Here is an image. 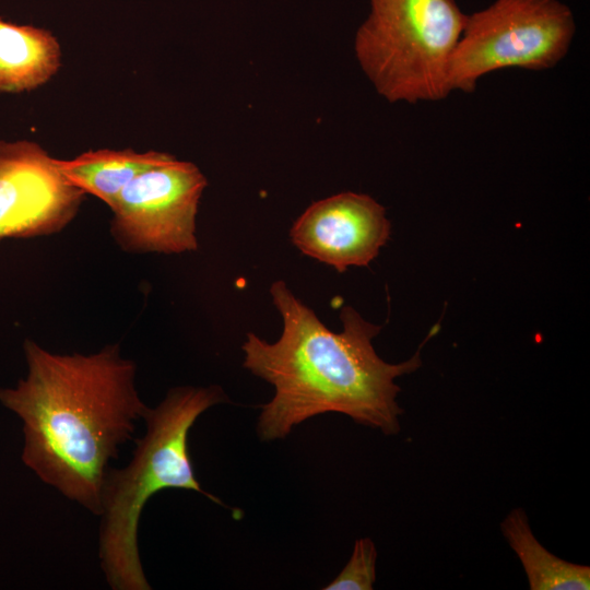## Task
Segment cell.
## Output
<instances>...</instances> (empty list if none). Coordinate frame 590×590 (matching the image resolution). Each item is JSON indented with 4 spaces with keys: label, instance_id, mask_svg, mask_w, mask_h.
<instances>
[{
    "label": "cell",
    "instance_id": "1",
    "mask_svg": "<svg viewBox=\"0 0 590 590\" xmlns=\"http://www.w3.org/2000/svg\"><path fill=\"white\" fill-rule=\"evenodd\" d=\"M23 347L26 377L0 388V403L23 424L22 461L99 516L108 463L148 410L135 389V364L118 344L88 355L54 354L30 339Z\"/></svg>",
    "mask_w": 590,
    "mask_h": 590
},
{
    "label": "cell",
    "instance_id": "2",
    "mask_svg": "<svg viewBox=\"0 0 590 590\" xmlns=\"http://www.w3.org/2000/svg\"><path fill=\"white\" fill-rule=\"evenodd\" d=\"M270 294L283 320L280 339L268 343L248 332L241 346L243 366L274 387L273 398L261 405L259 438H285L296 425L331 412L396 435L403 411L394 379L421 366V349L403 363H386L371 344L381 327L351 306L341 310L343 330L337 333L285 282L275 281Z\"/></svg>",
    "mask_w": 590,
    "mask_h": 590
},
{
    "label": "cell",
    "instance_id": "3",
    "mask_svg": "<svg viewBox=\"0 0 590 590\" xmlns=\"http://www.w3.org/2000/svg\"><path fill=\"white\" fill-rule=\"evenodd\" d=\"M226 400L219 386L176 387L143 418L145 435L137 439L130 463L108 469L101 497L99 558L114 590H150L138 548V524L146 502L166 488L198 492L224 506L199 484L188 449L197 418Z\"/></svg>",
    "mask_w": 590,
    "mask_h": 590
},
{
    "label": "cell",
    "instance_id": "4",
    "mask_svg": "<svg viewBox=\"0 0 590 590\" xmlns=\"http://www.w3.org/2000/svg\"><path fill=\"white\" fill-rule=\"evenodd\" d=\"M354 38L356 60L389 103L436 102L450 93L449 64L467 14L456 0H369Z\"/></svg>",
    "mask_w": 590,
    "mask_h": 590
},
{
    "label": "cell",
    "instance_id": "5",
    "mask_svg": "<svg viewBox=\"0 0 590 590\" xmlns=\"http://www.w3.org/2000/svg\"><path fill=\"white\" fill-rule=\"evenodd\" d=\"M575 33L573 11L558 0H495L467 14L449 64V91L474 92L496 70L551 69L566 57Z\"/></svg>",
    "mask_w": 590,
    "mask_h": 590
},
{
    "label": "cell",
    "instance_id": "6",
    "mask_svg": "<svg viewBox=\"0 0 590 590\" xmlns=\"http://www.w3.org/2000/svg\"><path fill=\"white\" fill-rule=\"evenodd\" d=\"M206 185L197 165L175 157L141 173L110 208L116 244L132 253L196 251V219Z\"/></svg>",
    "mask_w": 590,
    "mask_h": 590
},
{
    "label": "cell",
    "instance_id": "7",
    "mask_svg": "<svg viewBox=\"0 0 590 590\" xmlns=\"http://www.w3.org/2000/svg\"><path fill=\"white\" fill-rule=\"evenodd\" d=\"M84 197L40 144L0 141V240L61 232Z\"/></svg>",
    "mask_w": 590,
    "mask_h": 590
},
{
    "label": "cell",
    "instance_id": "8",
    "mask_svg": "<svg viewBox=\"0 0 590 590\" xmlns=\"http://www.w3.org/2000/svg\"><path fill=\"white\" fill-rule=\"evenodd\" d=\"M386 209L367 194L341 192L314 202L290 236L304 255L344 272L368 266L390 235Z\"/></svg>",
    "mask_w": 590,
    "mask_h": 590
},
{
    "label": "cell",
    "instance_id": "9",
    "mask_svg": "<svg viewBox=\"0 0 590 590\" xmlns=\"http://www.w3.org/2000/svg\"><path fill=\"white\" fill-rule=\"evenodd\" d=\"M61 46L48 30L0 17V93H22L49 82L61 67Z\"/></svg>",
    "mask_w": 590,
    "mask_h": 590
},
{
    "label": "cell",
    "instance_id": "10",
    "mask_svg": "<svg viewBox=\"0 0 590 590\" xmlns=\"http://www.w3.org/2000/svg\"><path fill=\"white\" fill-rule=\"evenodd\" d=\"M174 157L158 151L99 149L83 152L71 160L57 158V165L68 181L110 209L133 178Z\"/></svg>",
    "mask_w": 590,
    "mask_h": 590
},
{
    "label": "cell",
    "instance_id": "11",
    "mask_svg": "<svg viewBox=\"0 0 590 590\" xmlns=\"http://www.w3.org/2000/svg\"><path fill=\"white\" fill-rule=\"evenodd\" d=\"M500 529L521 562L531 590L590 589V567L567 562L547 551L533 535L521 508L512 509Z\"/></svg>",
    "mask_w": 590,
    "mask_h": 590
},
{
    "label": "cell",
    "instance_id": "12",
    "mask_svg": "<svg viewBox=\"0 0 590 590\" xmlns=\"http://www.w3.org/2000/svg\"><path fill=\"white\" fill-rule=\"evenodd\" d=\"M376 560L374 542L368 538L357 540L344 568L323 589L371 590L376 580Z\"/></svg>",
    "mask_w": 590,
    "mask_h": 590
}]
</instances>
